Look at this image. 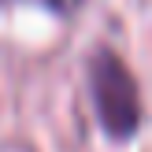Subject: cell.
Listing matches in <instances>:
<instances>
[{
    "label": "cell",
    "mask_w": 152,
    "mask_h": 152,
    "mask_svg": "<svg viewBox=\"0 0 152 152\" xmlns=\"http://www.w3.org/2000/svg\"><path fill=\"white\" fill-rule=\"evenodd\" d=\"M89 93H93L96 119H100L104 134L111 141H130L137 134L141 119H145L141 93H137L130 67L111 48H96L93 59H89Z\"/></svg>",
    "instance_id": "6da1fadb"
},
{
    "label": "cell",
    "mask_w": 152,
    "mask_h": 152,
    "mask_svg": "<svg viewBox=\"0 0 152 152\" xmlns=\"http://www.w3.org/2000/svg\"><path fill=\"white\" fill-rule=\"evenodd\" d=\"M0 4H34V7H48L52 15H71L78 11L82 0H0Z\"/></svg>",
    "instance_id": "7a4b0ae2"
}]
</instances>
